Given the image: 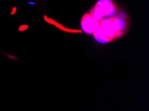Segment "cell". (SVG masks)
<instances>
[{"label":"cell","instance_id":"1","mask_svg":"<svg viewBox=\"0 0 149 111\" xmlns=\"http://www.w3.org/2000/svg\"><path fill=\"white\" fill-rule=\"evenodd\" d=\"M126 23L120 17H109L103 19L100 22L98 28L108 41L118 37L122 32L125 30Z\"/></svg>","mask_w":149,"mask_h":111},{"label":"cell","instance_id":"2","mask_svg":"<svg viewBox=\"0 0 149 111\" xmlns=\"http://www.w3.org/2000/svg\"><path fill=\"white\" fill-rule=\"evenodd\" d=\"M81 26L86 33L92 34L95 33L100 28V22L94 19L90 13H87L82 17Z\"/></svg>","mask_w":149,"mask_h":111},{"label":"cell","instance_id":"3","mask_svg":"<svg viewBox=\"0 0 149 111\" xmlns=\"http://www.w3.org/2000/svg\"><path fill=\"white\" fill-rule=\"evenodd\" d=\"M96 5L100 8L104 17H112L117 13L116 6L112 0H99Z\"/></svg>","mask_w":149,"mask_h":111},{"label":"cell","instance_id":"4","mask_svg":"<svg viewBox=\"0 0 149 111\" xmlns=\"http://www.w3.org/2000/svg\"><path fill=\"white\" fill-rule=\"evenodd\" d=\"M90 14L92 15V17H93L94 19L97 20V21H101V20L103 19L104 17L103 12L100 10V8L97 5H95V6L92 9Z\"/></svg>","mask_w":149,"mask_h":111}]
</instances>
